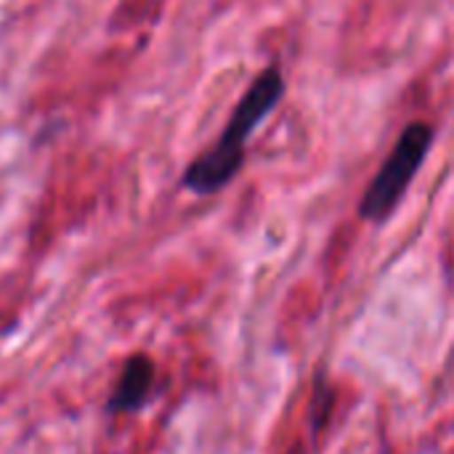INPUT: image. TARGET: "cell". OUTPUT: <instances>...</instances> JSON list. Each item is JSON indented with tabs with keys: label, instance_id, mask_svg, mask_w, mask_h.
Returning <instances> with one entry per match:
<instances>
[{
	"label": "cell",
	"instance_id": "6da1fadb",
	"mask_svg": "<svg viewBox=\"0 0 454 454\" xmlns=\"http://www.w3.org/2000/svg\"><path fill=\"white\" fill-rule=\"evenodd\" d=\"M282 93H285V80L279 69L271 67L261 72L247 88V93L242 96V101L237 104L221 138L186 168L184 186L192 189L194 194H215L218 189H223L245 162V141L274 112Z\"/></svg>",
	"mask_w": 454,
	"mask_h": 454
},
{
	"label": "cell",
	"instance_id": "7a4b0ae2",
	"mask_svg": "<svg viewBox=\"0 0 454 454\" xmlns=\"http://www.w3.org/2000/svg\"><path fill=\"white\" fill-rule=\"evenodd\" d=\"M431 141H434V128L428 122H412L404 128L396 146L391 149V154L386 157V162L380 165L378 176L372 178V184L367 186L362 197V205H359L362 218L380 223L394 213L410 181L415 178L423 160L428 157Z\"/></svg>",
	"mask_w": 454,
	"mask_h": 454
},
{
	"label": "cell",
	"instance_id": "3957f363",
	"mask_svg": "<svg viewBox=\"0 0 454 454\" xmlns=\"http://www.w3.org/2000/svg\"><path fill=\"white\" fill-rule=\"evenodd\" d=\"M154 378H157L154 362L146 354H133L125 362V367H122L114 388H112V396L106 402V412L130 415V412L144 410L146 402H149V394L154 388Z\"/></svg>",
	"mask_w": 454,
	"mask_h": 454
}]
</instances>
